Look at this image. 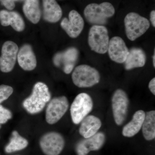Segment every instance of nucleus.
Wrapping results in <instances>:
<instances>
[{
  "instance_id": "f257e3e1",
  "label": "nucleus",
  "mask_w": 155,
  "mask_h": 155,
  "mask_svg": "<svg viewBox=\"0 0 155 155\" xmlns=\"http://www.w3.org/2000/svg\"><path fill=\"white\" fill-rule=\"evenodd\" d=\"M51 99L47 85L43 82H38L34 86L31 94L23 101L22 106L29 114H37L43 110Z\"/></svg>"
},
{
  "instance_id": "f03ea898",
  "label": "nucleus",
  "mask_w": 155,
  "mask_h": 155,
  "mask_svg": "<svg viewBox=\"0 0 155 155\" xmlns=\"http://www.w3.org/2000/svg\"><path fill=\"white\" fill-rule=\"evenodd\" d=\"M115 13L114 6L107 2L99 5L95 3L89 4L84 11V17L90 23L98 25L106 24L108 18L113 17Z\"/></svg>"
},
{
  "instance_id": "7ed1b4c3",
  "label": "nucleus",
  "mask_w": 155,
  "mask_h": 155,
  "mask_svg": "<svg viewBox=\"0 0 155 155\" xmlns=\"http://www.w3.org/2000/svg\"><path fill=\"white\" fill-rule=\"evenodd\" d=\"M124 23L126 36L131 41L144 34L150 26L148 19L134 12L125 16Z\"/></svg>"
},
{
  "instance_id": "20e7f679",
  "label": "nucleus",
  "mask_w": 155,
  "mask_h": 155,
  "mask_svg": "<svg viewBox=\"0 0 155 155\" xmlns=\"http://www.w3.org/2000/svg\"><path fill=\"white\" fill-rule=\"evenodd\" d=\"M75 85L81 88L89 87L99 82L100 75L96 69L87 65H81L75 68L72 75Z\"/></svg>"
},
{
  "instance_id": "39448f33",
  "label": "nucleus",
  "mask_w": 155,
  "mask_h": 155,
  "mask_svg": "<svg viewBox=\"0 0 155 155\" xmlns=\"http://www.w3.org/2000/svg\"><path fill=\"white\" fill-rule=\"evenodd\" d=\"M93 102L90 96L85 93L78 95L70 107V114L72 122L79 124L92 111Z\"/></svg>"
},
{
  "instance_id": "423d86ee",
  "label": "nucleus",
  "mask_w": 155,
  "mask_h": 155,
  "mask_svg": "<svg viewBox=\"0 0 155 155\" xmlns=\"http://www.w3.org/2000/svg\"><path fill=\"white\" fill-rule=\"evenodd\" d=\"M109 36L107 29L104 25H93L90 29L88 43L93 51L100 54L107 52Z\"/></svg>"
},
{
  "instance_id": "0eeeda50",
  "label": "nucleus",
  "mask_w": 155,
  "mask_h": 155,
  "mask_svg": "<svg viewBox=\"0 0 155 155\" xmlns=\"http://www.w3.org/2000/svg\"><path fill=\"white\" fill-rule=\"evenodd\" d=\"M65 140L63 136L58 132L51 131L42 136L39 145L45 155H59L64 150Z\"/></svg>"
},
{
  "instance_id": "6e6552de",
  "label": "nucleus",
  "mask_w": 155,
  "mask_h": 155,
  "mask_svg": "<svg viewBox=\"0 0 155 155\" xmlns=\"http://www.w3.org/2000/svg\"><path fill=\"white\" fill-rule=\"evenodd\" d=\"M129 106V99L123 90L117 89L112 98V107L114 120L118 125H122L127 116Z\"/></svg>"
},
{
  "instance_id": "1a4fd4ad",
  "label": "nucleus",
  "mask_w": 155,
  "mask_h": 155,
  "mask_svg": "<svg viewBox=\"0 0 155 155\" xmlns=\"http://www.w3.org/2000/svg\"><path fill=\"white\" fill-rule=\"evenodd\" d=\"M69 107L67 97L61 96L50 100L46 110L45 119L48 124L58 122L65 115Z\"/></svg>"
},
{
  "instance_id": "9d476101",
  "label": "nucleus",
  "mask_w": 155,
  "mask_h": 155,
  "mask_svg": "<svg viewBox=\"0 0 155 155\" xmlns=\"http://www.w3.org/2000/svg\"><path fill=\"white\" fill-rule=\"evenodd\" d=\"M18 50V46L14 41H8L4 43L0 57V70L2 72L8 73L14 69Z\"/></svg>"
},
{
  "instance_id": "9b49d317",
  "label": "nucleus",
  "mask_w": 155,
  "mask_h": 155,
  "mask_svg": "<svg viewBox=\"0 0 155 155\" xmlns=\"http://www.w3.org/2000/svg\"><path fill=\"white\" fill-rule=\"evenodd\" d=\"M61 25L70 37L76 38L83 30L84 21L77 11L72 10L69 12V19L64 18L61 21Z\"/></svg>"
},
{
  "instance_id": "f8f14e48",
  "label": "nucleus",
  "mask_w": 155,
  "mask_h": 155,
  "mask_svg": "<svg viewBox=\"0 0 155 155\" xmlns=\"http://www.w3.org/2000/svg\"><path fill=\"white\" fill-rule=\"evenodd\" d=\"M105 140V134L102 132H97L94 135L79 142L76 145L75 151L78 155H87L91 151L101 149Z\"/></svg>"
},
{
  "instance_id": "ddd939ff",
  "label": "nucleus",
  "mask_w": 155,
  "mask_h": 155,
  "mask_svg": "<svg viewBox=\"0 0 155 155\" xmlns=\"http://www.w3.org/2000/svg\"><path fill=\"white\" fill-rule=\"evenodd\" d=\"M107 51L112 61L122 64L126 61L129 51L124 40L120 37L115 36L110 40Z\"/></svg>"
},
{
  "instance_id": "4468645a",
  "label": "nucleus",
  "mask_w": 155,
  "mask_h": 155,
  "mask_svg": "<svg viewBox=\"0 0 155 155\" xmlns=\"http://www.w3.org/2000/svg\"><path fill=\"white\" fill-rule=\"evenodd\" d=\"M17 59L19 66L25 71H32L36 67V57L30 45H24L20 48Z\"/></svg>"
},
{
  "instance_id": "2eb2a0df",
  "label": "nucleus",
  "mask_w": 155,
  "mask_h": 155,
  "mask_svg": "<svg viewBox=\"0 0 155 155\" xmlns=\"http://www.w3.org/2000/svg\"><path fill=\"white\" fill-rule=\"evenodd\" d=\"M0 22L4 26L11 25L14 30L21 32L24 30L25 24L21 15L16 11H0Z\"/></svg>"
},
{
  "instance_id": "dca6fc26",
  "label": "nucleus",
  "mask_w": 155,
  "mask_h": 155,
  "mask_svg": "<svg viewBox=\"0 0 155 155\" xmlns=\"http://www.w3.org/2000/svg\"><path fill=\"white\" fill-rule=\"evenodd\" d=\"M81 122L79 132L84 138H89L97 133L102 125L99 118L93 115L87 116Z\"/></svg>"
},
{
  "instance_id": "f3484780",
  "label": "nucleus",
  "mask_w": 155,
  "mask_h": 155,
  "mask_svg": "<svg viewBox=\"0 0 155 155\" xmlns=\"http://www.w3.org/2000/svg\"><path fill=\"white\" fill-rule=\"evenodd\" d=\"M43 18L45 21L56 23L62 17L63 12L56 0H42Z\"/></svg>"
},
{
  "instance_id": "a211bd4d",
  "label": "nucleus",
  "mask_w": 155,
  "mask_h": 155,
  "mask_svg": "<svg viewBox=\"0 0 155 155\" xmlns=\"http://www.w3.org/2000/svg\"><path fill=\"white\" fill-rule=\"evenodd\" d=\"M145 114L144 111L142 110L136 112L131 121L123 127L122 135L125 137H131L137 134L141 129Z\"/></svg>"
},
{
  "instance_id": "6ab92c4d",
  "label": "nucleus",
  "mask_w": 155,
  "mask_h": 155,
  "mask_svg": "<svg viewBox=\"0 0 155 155\" xmlns=\"http://www.w3.org/2000/svg\"><path fill=\"white\" fill-rule=\"evenodd\" d=\"M146 58L144 52L141 49H131L124 63L125 69L130 70L135 68L143 67L146 62Z\"/></svg>"
},
{
  "instance_id": "aec40b11",
  "label": "nucleus",
  "mask_w": 155,
  "mask_h": 155,
  "mask_svg": "<svg viewBox=\"0 0 155 155\" xmlns=\"http://www.w3.org/2000/svg\"><path fill=\"white\" fill-rule=\"evenodd\" d=\"M23 11L26 18L33 24L39 22L41 17L39 0H25Z\"/></svg>"
},
{
  "instance_id": "412c9836",
  "label": "nucleus",
  "mask_w": 155,
  "mask_h": 155,
  "mask_svg": "<svg viewBox=\"0 0 155 155\" xmlns=\"http://www.w3.org/2000/svg\"><path fill=\"white\" fill-rule=\"evenodd\" d=\"M142 130L144 138L152 140L155 137V111H149L145 114V117L142 126Z\"/></svg>"
},
{
  "instance_id": "4be33fe9",
  "label": "nucleus",
  "mask_w": 155,
  "mask_h": 155,
  "mask_svg": "<svg viewBox=\"0 0 155 155\" xmlns=\"http://www.w3.org/2000/svg\"><path fill=\"white\" fill-rule=\"evenodd\" d=\"M28 144L26 139L19 135L17 130H14L9 143L5 148V151L8 153L19 151L27 147Z\"/></svg>"
},
{
  "instance_id": "5701e85b",
  "label": "nucleus",
  "mask_w": 155,
  "mask_h": 155,
  "mask_svg": "<svg viewBox=\"0 0 155 155\" xmlns=\"http://www.w3.org/2000/svg\"><path fill=\"white\" fill-rule=\"evenodd\" d=\"M62 57L64 58V71L66 74L71 73L75 66L78 56V52L75 48H71L66 51L63 54Z\"/></svg>"
},
{
  "instance_id": "b1692460",
  "label": "nucleus",
  "mask_w": 155,
  "mask_h": 155,
  "mask_svg": "<svg viewBox=\"0 0 155 155\" xmlns=\"http://www.w3.org/2000/svg\"><path fill=\"white\" fill-rule=\"evenodd\" d=\"M14 92V89L9 85H0V104L11 96Z\"/></svg>"
},
{
  "instance_id": "393cba45",
  "label": "nucleus",
  "mask_w": 155,
  "mask_h": 155,
  "mask_svg": "<svg viewBox=\"0 0 155 155\" xmlns=\"http://www.w3.org/2000/svg\"><path fill=\"white\" fill-rule=\"evenodd\" d=\"M12 117L11 111L0 105V124H5Z\"/></svg>"
},
{
  "instance_id": "a878e982",
  "label": "nucleus",
  "mask_w": 155,
  "mask_h": 155,
  "mask_svg": "<svg viewBox=\"0 0 155 155\" xmlns=\"http://www.w3.org/2000/svg\"><path fill=\"white\" fill-rule=\"evenodd\" d=\"M18 0H0L2 5L9 10H13L15 7V2Z\"/></svg>"
},
{
  "instance_id": "bb28decb",
  "label": "nucleus",
  "mask_w": 155,
  "mask_h": 155,
  "mask_svg": "<svg viewBox=\"0 0 155 155\" xmlns=\"http://www.w3.org/2000/svg\"><path fill=\"white\" fill-rule=\"evenodd\" d=\"M149 88L154 95H155V78H153L149 84Z\"/></svg>"
},
{
  "instance_id": "cd10ccee",
  "label": "nucleus",
  "mask_w": 155,
  "mask_h": 155,
  "mask_svg": "<svg viewBox=\"0 0 155 155\" xmlns=\"http://www.w3.org/2000/svg\"><path fill=\"white\" fill-rule=\"evenodd\" d=\"M150 20L154 27H155V11H152L150 14Z\"/></svg>"
},
{
  "instance_id": "c85d7f7f",
  "label": "nucleus",
  "mask_w": 155,
  "mask_h": 155,
  "mask_svg": "<svg viewBox=\"0 0 155 155\" xmlns=\"http://www.w3.org/2000/svg\"><path fill=\"white\" fill-rule=\"evenodd\" d=\"M154 54V55L153 56V65L154 67H155V54Z\"/></svg>"
},
{
  "instance_id": "c756f323",
  "label": "nucleus",
  "mask_w": 155,
  "mask_h": 155,
  "mask_svg": "<svg viewBox=\"0 0 155 155\" xmlns=\"http://www.w3.org/2000/svg\"><path fill=\"white\" fill-rule=\"evenodd\" d=\"M1 124H0V128H1Z\"/></svg>"
}]
</instances>
